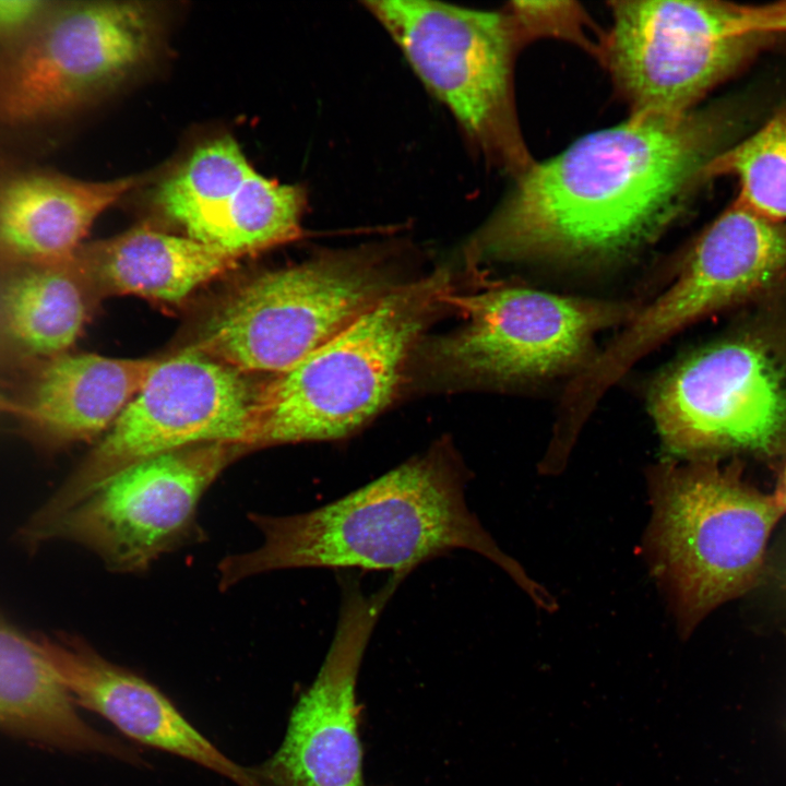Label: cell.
Listing matches in <instances>:
<instances>
[{
	"mask_svg": "<svg viewBox=\"0 0 786 786\" xmlns=\"http://www.w3.org/2000/svg\"><path fill=\"white\" fill-rule=\"evenodd\" d=\"M737 32L740 36L786 33V0L762 4H738Z\"/></svg>",
	"mask_w": 786,
	"mask_h": 786,
	"instance_id": "cell-25",
	"label": "cell"
},
{
	"mask_svg": "<svg viewBox=\"0 0 786 786\" xmlns=\"http://www.w3.org/2000/svg\"><path fill=\"white\" fill-rule=\"evenodd\" d=\"M648 407L674 457L767 451L786 430V378L760 344L723 342L667 369L652 386Z\"/></svg>",
	"mask_w": 786,
	"mask_h": 786,
	"instance_id": "cell-13",
	"label": "cell"
},
{
	"mask_svg": "<svg viewBox=\"0 0 786 786\" xmlns=\"http://www.w3.org/2000/svg\"><path fill=\"white\" fill-rule=\"evenodd\" d=\"M3 381H4V378H3L2 365H1V358H0V383Z\"/></svg>",
	"mask_w": 786,
	"mask_h": 786,
	"instance_id": "cell-28",
	"label": "cell"
},
{
	"mask_svg": "<svg viewBox=\"0 0 786 786\" xmlns=\"http://www.w3.org/2000/svg\"><path fill=\"white\" fill-rule=\"evenodd\" d=\"M52 3L43 0H0V44L7 48L26 36Z\"/></svg>",
	"mask_w": 786,
	"mask_h": 786,
	"instance_id": "cell-24",
	"label": "cell"
},
{
	"mask_svg": "<svg viewBox=\"0 0 786 786\" xmlns=\"http://www.w3.org/2000/svg\"><path fill=\"white\" fill-rule=\"evenodd\" d=\"M713 111L632 117L535 164L472 250L500 260L605 261L653 242L681 214L722 153Z\"/></svg>",
	"mask_w": 786,
	"mask_h": 786,
	"instance_id": "cell-1",
	"label": "cell"
},
{
	"mask_svg": "<svg viewBox=\"0 0 786 786\" xmlns=\"http://www.w3.org/2000/svg\"><path fill=\"white\" fill-rule=\"evenodd\" d=\"M74 258L96 297L134 295L168 303L180 302L239 259L150 226L83 243Z\"/></svg>",
	"mask_w": 786,
	"mask_h": 786,
	"instance_id": "cell-20",
	"label": "cell"
},
{
	"mask_svg": "<svg viewBox=\"0 0 786 786\" xmlns=\"http://www.w3.org/2000/svg\"><path fill=\"white\" fill-rule=\"evenodd\" d=\"M73 704L34 638L0 620V728L50 748L142 762L81 719Z\"/></svg>",
	"mask_w": 786,
	"mask_h": 786,
	"instance_id": "cell-21",
	"label": "cell"
},
{
	"mask_svg": "<svg viewBox=\"0 0 786 786\" xmlns=\"http://www.w3.org/2000/svg\"><path fill=\"white\" fill-rule=\"evenodd\" d=\"M468 473L445 446L413 457L350 493L309 512L250 517L262 534L254 550L218 565L219 587L294 568L388 570L466 549L503 569L539 607L555 600L504 553L467 507Z\"/></svg>",
	"mask_w": 786,
	"mask_h": 786,
	"instance_id": "cell-2",
	"label": "cell"
},
{
	"mask_svg": "<svg viewBox=\"0 0 786 786\" xmlns=\"http://www.w3.org/2000/svg\"><path fill=\"white\" fill-rule=\"evenodd\" d=\"M143 181H86L44 169L0 172V272L69 260L95 219Z\"/></svg>",
	"mask_w": 786,
	"mask_h": 786,
	"instance_id": "cell-18",
	"label": "cell"
},
{
	"mask_svg": "<svg viewBox=\"0 0 786 786\" xmlns=\"http://www.w3.org/2000/svg\"><path fill=\"white\" fill-rule=\"evenodd\" d=\"M158 359L67 353L15 381L20 432L55 453L107 432L136 395Z\"/></svg>",
	"mask_w": 786,
	"mask_h": 786,
	"instance_id": "cell-17",
	"label": "cell"
},
{
	"mask_svg": "<svg viewBox=\"0 0 786 786\" xmlns=\"http://www.w3.org/2000/svg\"><path fill=\"white\" fill-rule=\"evenodd\" d=\"M159 34L147 3L53 2L0 56V121L35 124L78 109L145 64Z\"/></svg>",
	"mask_w": 786,
	"mask_h": 786,
	"instance_id": "cell-8",
	"label": "cell"
},
{
	"mask_svg": "<svg viewBox=\"0 0 786 786\" xmlns=\"http://www.w3.org/2000/svg\"><path fill=\"white\" fill-rule=\"evenodd\" d=\"M525 41L549 36L581 45L597 58L600 45L588 37L587 16L572 1H514L508 9Z\"/></svg>",
	"mask_w": 786,
	"mask_h": 786,
	"instance_id": "cell-23",
	"label": "cell"
},
{
	"mask_svg": "<svg viewBox=\"0 0 786 786\" xmlns=\"http://www.w3.org/2000/svg\"><path fill=\"white\" fill-rule=\"evenodd\" d=\"M426 86L492 164L517 179L535 160L516 117L514 17L422 0L367 1Z\"/></svg>",
	"mask_w": 786,
	"mask_h": 786,
	"instance_id": "cell-5",
	"label": "cell"
},
{
	"mask_svg": "<svg viewBox=\"0 0 786 786\" xmlns=\"http://www.w3.org/2000/svg\"><path fill=\"white\" fill-rule=\"evenodd\" d=\"M708 175L735 176L740 187L738 202L769 222L786 221V109L719 153Z\"/></svg>",
	"mask_w": 786,
	"mask_h": 786,
	"instance_id": "cell-22",
	"label": "cell"
},
{
	"mask_svg": "<svg viewBox=\"0 0 786 786\" xmlns=\"http://www.w3.org/2000/svg\"><path fill=\"white\" fill-rule=\"evenodd\" d=\"M599 59L632 117H676L746 61L762 36H740L738 4L612 1Z\"/></svg>",
	"mask_w": 786,
	"mask_h": 786,
	"instance_id": "cell-9",
	"label": "cell"
},
{
	"mask_svg": "<svg viewBox=\"0 0 786 786\" xmlns=\"http://www.w3.org/2000/svg\"><path fill=\"white\" fill-rule=\"evenodd\" d=\"M96 295L74 255L0 272V358L4 381L70 353Z\"/></svg>",
	"mask_w": 786,
	"mask_h": 786,
	"instance_id": "cell-19",
	"label": "cell"
},
{
	"mask_svg": "<svg viewBox=\"0 0 786 786\" xmlns=\"http://www.w3.org/2000/svg\"><path fill=\"white\" fill-rule=\"evenodd\" d=\"M259 385L247 372L191 347L158 360L97 445L34 516L44 533L105 480L163 453L206 443L246 446Z\"/></svg>",
	"mask_w": 786,
	"mask_h": 786,
	"instance_id": "cell-7",
	"label": "cell"
},
{
	"mask_svg": "<svg viewBox=\"0 0 786 786\" xmlns=\"http://www.w3.org/2000/svg\"><path fill=\"white\" fill-rule=\"evenodd\" d=\"M20 414V406L13 398L0 390V417L12 416L16 418Z\"/></svg>",
	"mask_w": 786,
	"mask_h": 786,
	"instance_id": "cell-26",
	"label": "cell"
},
{
	"mask_svg": "<svg viewBox=\"0 0 786 786\" xmlns=\"http://www.w3.org/2000/svg\"><path fill=\"white\" fill-rule=\"evenodd\" d=\"M404 577L392 574L369 595L357 580L342 579L331 647L317 679L293 710L281 747L251 769L259 786H361L356 678L372 630Z\"/></svg>",
	"mask_w": 786,
	"mask_h": 786,
	"instance_id": "cell-14",
	"label": "cell"
},
{
	"mask_svg": "<svg viewBox=\"0 0 786 786\" xmlns=\"http://www.w3.org/2000/svg\"><path fill=\"white\" fill-rule=\"evenodd\" d=\"M452 291L445 272L393 287L338 334L259 385L251 449L342 439L392 400L406 359Z\"/></svg>",
	"mask_w": 786,
	"mask_h": 786,
	"instance_id": "cell-3",
	"label": "cell"
},
{
	"mask_svg": "<svg viewBox=\"0 0 786 786\" xmlns=\"http://www.w3.org/2000/svg\"><path fill=\"white\" fill-rule=\"evenodd\" d=\"M154 201L186 236L240 258L298 238L306 199L300 187L258 172L225 135L196 147Z\"/></svg>",
	"mask_w": 786,
	"mask_h": 786,
	"instance_id": "cell-15",
	"label": "cell"
},
{
	"mask_svg": "<svg viewBox=\"0 0 786 786\" xmlns=\"http://www.w3.org/2000/svg\"><path fill=\"white\" fill-rule=\"evenodd\" d=\"M34 639L73 703L102 715L140 743L195 762L238 786H259L251 769L224 755L142 677L76 638Z\"/></svg>",
	"mask_w": 786,
	"mask_h": 786,
	"instance_id": "cell-16",
	"label": "cell"
},
{
	"mask_svg": "<svg viewBox=\"0 0 786 786\" xmlns=\"http://www.w3.org/2000/svg\"><path fill=\"white\" fill-rule=\"evenodd\" d=\"M785 274L786 233L735 200L693 245L672 284L571 381L569 402L591 413L633 364L676 332Z\"/></svg>",
	"mask_w": 786,
	"mask_h": 786,
	"instance_id": "cell-10",
	"label": "cell"
},
{
	"mask_svg": "<svg viewBox=\"0 0 786 786\" xmlns=\"http://www.w3.org/2000/svg\"><path fill=\"white\" fill-rule=\"evenodd\" d=\"M773 495L782 508L786 511V464L779 474L776 489Z\"/></svg>",
	"mask_w": 786,
	"mask_h": 786,
	"instance_id": "cell-27",
	"label": "cell"
},
{
	"mask_svg": "<svg viewBox=\"0 0 786 786\" xmlns=\"http://www.w3.org/2000/svg\"><path fill=\"white\" fill-rule=\"evenodd\" d=\"M445 303L466 322L432 345L433 366L455 379L496 384L575 369L600 331L635 313L627 305L513 286L469 295L452 290Z\"/></svg>",
	"mask_w": 786,
	"mask_h": 786,
	"instance_id": "cell-11",
	"label": "cell"
},
{
	"mask_svg": "<svg viewBox=\"0 0 786 786\" xmlns=\"http://www.w3.org/2000/svg\"><path fill=\"white\" fill-rule=\"evenodd\" d=\"M370 252L329 253L231 290L191 348L243 372H282L330 341L393 287Z\"/></svg>",
	"mask_w": 786,
	"mask_h": 786,
	"instance_id": "cell-6",
	"label": "cell"
},
{
	"mask_svg": "<svg viewBox=\"0 0 786 786\" xmlns=\"http://www.w3.org/2000/svg\"><path fill=\"white\" fill-rule=\"evenodd\" d=\"M247 450L206 443L134 463L64 513L41 540L75 541L114 572L145 571L191 537L201 498Z\"/></svg>",
	"mask_w": 786,
	"mask_h": 786,
	"instance_id": "cell-12",
	"label": "cell"
},
{
	"mask_svg": "<svg viewBox=\"0 0 786 786\" xmlns=\"http://www.w3.org/2000/svg\"><path fill=\"white\" fill-rule=\"evenodd\" d=\"M653 507L644 550L687 636L711 611L747 592L786 511L773 493L710 460L663 462L648 474Z\"/></svg>",
	"mask_w": 786,
	"mask_h": 786,
	"instance_id": "cell-4",
	"label": "cell"
}]
</instances>
